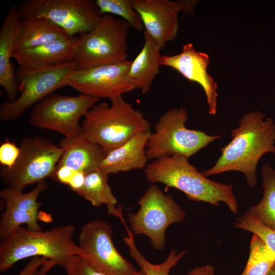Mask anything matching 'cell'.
<instances>
[{"mask_svg":"<svg viewBox=\"0 0 275 275\" xmlns=\"http://www.w3.org/2000/svg\"><path fill=\"white\" fill-rule=\"evenodd\" d=\"M259 111L244 115L231 131L232 140L220 149L222 154L211 168L202 172L205 177L229 171L243 173L248 185H257L256 169L265 154L275 150V124Z\"/></svg>","mask_w":275,"mask_h":275,"instance_id":"6da1fadb","label":"cell"},{"mask_svg":"<svg viewBox=\"0 0 275 275\" xmlns=\"http://www.w3.org/2000/svg\"><path fill=\"white\" fill-rule=\"evenodd\" d=\"M147 180L162 183L183 192L190 201L203 202L218 207L225 203L233 214L238 213V204L233 185L223 184L207 178L188 158L179 155L154 159L144 169Z\"/></svg>","mask_w":275,"mask_h":275,"instance_id":"7a4b0ae2","label":"cell"},{"mask_svg":"<svg viewBox=\"0 0 275 275\" xmlns=\"http://www.w3.org/2000/svg\"><path fill=\"white\" fill-rule=\"evenodd\" d=\"M75 227L71 225L48 230L33 231L19 227L0 245V271L11 269L17 262L30 257H45L63 268L73 256L83 253L73 240Z\"/></svg>","mask_w":275,"mask_h":275,"instance_id":"3957f363","label":"cell"},{"mask_svg":"<svg viewBox=\"0 0 275 275\" xmlns=\"http://www.w3.org/2000/svg\"><path fill=\"white\" fill-rule=\"evenodd\" d=\"M111 104L93 105L84 115L82 134L99 145L107 154L135 134L150 131V123L122 96L112 99Z\"/></svg>","mask_w":275,"mask_h":275,"instance_id":"277c9868","label":"cell"},{"mask_svg":"<svg viewBox=\"0 0 275 275\" xmlns=\"http://www.w3.org/2000/svg\"><path fill=\"white\" fill-rule=\"evenodd\" d=\"M130 25L122 18L103 15L91 31L76 37L73 61L77 69L116 64L127 60V37Z\"/></svg>","mask_w":275,"mask_h":275,"instance_id":"5b68a950","label":"cell"},{"mask_svg":"<svg viewBox=\"0 0 275 275\" xmlns=\"http://www.w3.org/2000/svg\"><path fill=\"white\" fill-rule=\"evenodd\" d=\"M188 114L180 107L166 111L159 118L151 132L146 145L149 159L179 154L189 158L221 135H211L205 132L189 129L185 123Z\"/></svg>","mask_w":275,"mask_h":275,"instance_id":"8992f818","label":"cell"},{"mask_svg":"<svg viewBox=\"0 0 275 275\" xmlns=\"http://www.w3.org/2000/svg\"><path fill=\"white\" fill-rule=\"evenodd\" d=\"M137 204L140 206L138 211L128 214L131 232L134 236H146L152 248L162 250L166 242L167 228L184 219V210L171 195L164 194L153 184L148 188Z\"/></svg>","mask_w":275,"mask_h":275,"instance_id":"52a82bcc","label":"cell"},{"mask_svg":"<svg viewBox=\"0 0 275 275\" xmlns=\"http://www.w3.org/2000/svg\"><path fill=\"white\" fill-rule=\"evenodd\" d=\"M19 156L10 169L2 168L1 178L7 187L23 192L26 186L51 177L63 149L45 136L21 140Z\"/></svg>","mask_w":275,"mask_h":275,"instance_id":"ba28073f","label":"cell"},{"mask_svg":"<svg viewBox=\"0 0 275 275\" xmlns=\"http://www.w3.org/2000/svg\"><path fill=\"white\" fill-rule=\"evenodd\" d=\"M18 8L21 18L48 19L70 38L91 31L103 16L92 0H26Z\"/></svg>","mask_w":275,"mask_h":275,"instance_id":"9c48e42d","label":"cell"},{"mask_svg":"<svg viewBox=\"0 0 275 275\" xmlns=\"http://www.w3.org/2000/svg\"><path fill=\"white\" fill-rule=\"evenodd\" d=\"M99 99L85 94L50 95L36 105L29 123L34 127L59 132L66 139L82 135L79 120Z\"/></svg>","mask_w":275,"mask_h":275,"instance_id":"30bf717a","label":"cell"},{"mask_svg":"<svg viewBox=\"0 0 275 275\" xmlns=\"http://www.w3.org/2000/svg\"><path fill=\"white\" fill-rule=\"evenodd\" d=\"M76 69L77 65L74 61L38 70L25 71L18 68L15 75L20 94L15 100L7 101L1 105V121H11L18 118L30 106L65 87L66 78Z\"/></svg>","mask_w":275,"mask_h":275,"instance_id":"8fae6325","label":"cell"},{"mask_svg":"<svg viewBox=\"0 0 275 275\" xmlns=\"http://www.w3.org/2000/svg\"><path fill=\"white\" fill-rule=\"evenodd\" d=\"M111 225L101 219L84 224L78 245L94 267L107 275H135V267L118 251L113 241Z\"/></svg>","mask_w":275,"mask_h":275,"instance_id":"7c38bea8","label":"cell"},{"mask_svg":"<svg viewBox=\"0 0 275 275\" xmlns=\"http://www.w3.org/2000/svg\"><path fill=\"white\" fill-rule=\"evenodd\" d=\"M131 61L76 69L65 80L70 86L82 94L98 99L109 100L122 96L135 89L128 77Z\"/></svg>","mask_w":275,"mask_h":275,"instance_id":"4fadbf2b","label":"cell"},{"mask_svg":"<svg viewBox=\"0 0 275 275\" xmlns=\"http://www.w3.org/2000/svg\"><path fill=\"white\" fill-rule=\"evenodd\" d=\"M47 188V183L43 181L25 194L8 187L1 190L0 197L5 204V210L0 221V237L2 240L23 224L31 230H42L38 222L41 203L37 200L40 194Z\"/></svg>","mask_w":275,"mask_h":275,"instance_id":"5bb4252c","label":"cell"},{"mask_svg":"<svg viewBox=\"0 0 275 275\" xmlns=\"http://www.w3.org/2000/svg\"><path fill=\"white\" fill-rule=\"evenodd\" d=\"M145 31L162 49L173 40L179 28L178 14L185 10V1L131 0Z\"/></svg>","mask_w":275,"mask_h":275,"instance_id":"9a60e30c","label":"cell"},{"mask_svg":"<svg viewBox=\"0 0 275 275\" xmlns=\"http://www.w3.org/2000/svg\"><path fill=\"white\" fill-rule=\"evenodd\" d=\"M210 62L209 56L197 50L193 45L186 43L182 51L175 55H160V66L172 68L191 81L199 84L204 90L209 107V114H216L217 85L207 69Z\"/></svg>","mask_w":275,"mask_h":275,"instance_id":"2e32d148","label":"cell"},{"mask_svg":"<svg viewBox=\"0 0 275 275\" xmlns=\"http://www.w3.org/2000/svg\"><path fill=\"white\" fill-rule=\"evenodd\" d=\"M76 37L56 40L33 48L14 51L12 58L18 69L34 71L49 68L73 61Z\"/></svg>","mask_w":275,"mask_h":275,"instance_id":"e0dca14e","label":"cell"},{"mask_svg":"<svg viewBox=\"0 0 275 275\" xmlns=\"http://www.w3.org/2000/svg\"><path fill=\"white\" fill-rule=\"evenodd\" d=\"M18 6L13 5L5 16L0 30V85L10 101L20 92L11 63L15 39L21 21Z\"/></svg>","mask_w":275,"mask_h":275,"instance_id":"ac0fdd59","label":"cell"},{"mask_svg":"<svg viewBox=\"0 0 275 275\" xmlns=\"http://www.w3.org/2000/svg\"><path fill=\"white\" fill-rule=\"evenodd\" d=\"M151 132L139 133L122 146L107 153L98 170L115 174L144 169L149 158L146 145Z\"/></svg>","mask_w":275,"mask_h":275,"instance_id":"d6986e66","label":"cell"},{"mask_svg":"<svg viewBox=\"0 0 275 275\" xmlns=\"http://www.w3.org/2000/svg\"><path fill=\"white\" fill-rule=\"evenodd\" d=\"M63 154L57 166H68L86 175L98 170L106 154L98 144L82 135L64 138L59 144Z\"/></svg>","mask_w":275,"mask_h":275,"instance_id":"ffe728a7","label":"cell"},{"mask_svg":"<svg viewBox=\"0 0 275 275\" xmlns=\"http://www.w3.org/2000/svg\"><path fill=\"white\" fill-rule=\"evenodd\" d=\"M144 45L131 61L128 77L135 89L146 94L150 91L152 82L159 72L161 48L145 31H144Z\"/></svg>","mask_w":275,"mask_h":275,"instance_id":"44dd1931","label":"cell"},{"mask_svg":"<svg viewBox=\"0 0 275 275\" xmlns=\"http://www.w3.org/2000/svg\"><path fill=\"white\" fill-rule=\"evenodd\" d=\"M68 38L70 37L62 29L48 19L23 18L15 39L14 50L33 48Z\"/></svg>","mask_w":275,"mask_h":275,"instance_id":"7402d4cb","label":"cell"},{"mask_svg":"<svg viewBox=\"0 0 275 275\" xmlns=\"http://www.w3.org/2000/svg\"><path fill=\"white\" fill-rule=\"evenodd\" d=\"M108 174L101 170L93 171L86 175L83 185L75 193L94 206L106 205L108 213L119 217L125 225L123 207L117 206L118 200L108 183Z\"/></svg>","mask_w":275,"mask_h":275,"instance_id":"603a6c76","label":"cell"},{"mask_svg":"<svg viewBox=\"0 0 275 275\" xmlns=\"http://www.w3.org/2000/svg\"><path fill=\"white\" fill-rule=\"evenodd\" d=\"M261 173L263 198L246 212L262 225L275 230V169L264 163Z\"/></svg>","mask_w":275,"mask_h":275,"instance_id":"cb8c5ba5","label":"cell"},{"mask_svg":"<svg viewBox=\"0 0 275 275\" xmlns=\"http://www.w3.org/2000/svg\"><path fill=\"white\" fill-rule=\"evenodd\" d=\"M125 228L128 236L124 237L123 240L128 246L130 255L146 275H169L172 268L175 266L187 253L186 251L177 253L175 250L172 249L163 262L158 264H153L139 252L135 244L133 234L127 227Z\"/></svg>","mask_w":275,"mask_h":275,"instance_id":"d4e9b609","label":"cell"},{"mask_svg":"<svg viewBox=\"0 0 275 275\" xmlns=\"http://www.w3.org/2000/svg\"><path fill=\"white\" fill-rule=\"evenodd\" d=\"M250 249L247 263L241 275H268L274 265L273 253L255 234L251 238Z\"/></svg>","mask_w":275,"mask_h":275,"instance_id":"484cf974","label":"cell"},{"mask_svg":"<svg viewBox=\"0 0 275 275\" xmlns=\"http://www.w3.org/2000/svg\"><path fill=\"white\" fill-rule=\"evenodd\" d=\"M95 2L103 15H118L136 31H141L144 29L141 18L133 8L131 0H96Z\"/></svg>","mask_w":275,"mask_h":275,"instance_id":"4316f807","label":"cell"},{"mask_svg":"<svg viewBox=\"0 0 275 275\" xmlns=\"http://www.w3.org/2000/svg\"><path fill=\"white\" fill-rule=\"evenodd\" d=\"M234 226L257 235L275 256V230L262 225L247 212L238 218Z\"/></svg>","mask_w":275,"mask_h":275,"instance_id":"83f0119b","label":"cell"},{"mask_svg":"<svg viewBox=\"0 0 275 275\" xmlns=\"http://www.w3.org/2000/svg\"><path fill=\"white\" fill-rule=\"evenodd\" d=\"M64 268L67 275H107L94 267L84 257L72 256Z\"/></svg>","mask_w":275,"mask_h":275,"instance_id":"f1b7e54d","label":"cell"},{"mask_svg":"<svg viewBox=\"0 0 275 275\" xmlns=\"http://www.w3.org/2000/svg\"><path fill=\"white\" fill-rule=\"evenodd\" d=\"M20 152L19 147L8 138L6 139L0 145L1 164L5 168L10 169L17 161Z\"/></svg>","mask_w":275,"mask_h":275,"instance_id":"f546056e","label":"cell"},{"mask_svg":"<svg viewBox=\"0 0 275 275\" xmlns=\"http://www.w3.org/2000/svg\"><path fill=\"white\" fill-rule=\"evenodd\" d=\"M47 260L45 257H33L18 275H38L40 268Z\"/></svg>","mask_w":275,"mask_h":275,"instance_id":"4dcf8cb0","label":"cell"},{"mask_svg":"<svg viewBox=\"0 0 275 275\" xmlns=\"http://www.w3.org/2000/svg\"><path fill=\"white\" fill-rule=\"evenodd\" d=\"M186 275H215V273L213 266L206 264L193 268Z\"/></svg>","mask_w":275,"mask_h":275,"instance_id":"1f68e13d","label":"cell"},{"mask_svg":"<svg viewBox=\"0 0 275 275\" xmlns=\"http://www.w3.org/2000/svg\"><path fill=\"white\" fill-rule=\"evenodd\" d=\"M57 263L52 260H47V261L41 266L38 275H46L48 272Z\"/></svg>","mask_w":275,"mask_h":275,"instance_id":"d6a6232c","label":"cell"},{"mask_svg":"<svg viewBox=\"0 0 275 275\" xmlns=\"http://www.w3.org/2000/svg\"><path fill=\"white\" fill-rule=\"evenodd\" d=\"M268 275H275V266L274 265L271 269Z\"/></svg>","mask_w":275,"mask_h":275,"instance_id":"836d02e7","label":"cell"},{"mask_svg":"<svg viewBox=\"0 0 275 275\" xmlns=\"http://www.w3.org/2000/svg\"><path fill=\"white\" fill-rule=\"evenodd\" d=\"M135 275H146L142 270L137 271Z\"/></svg>","mask_w":275,"mask_h":275,"instance_id":"e575fe53","label":"cell"},{"mask_svg":"<svg viewBox=\"0 0 275 275\" xmlns=\"http://www.w3.org/2000/svg\"><path fill=\"white\" fill-rule=\"evenodd\" d=\"M273 153H274V154L275 155V150H274V152H273Z\"/></svg>","mask_w":275,"mask_h":275,"instance_id":"d590c367","label":"cell"}]
</instances>
